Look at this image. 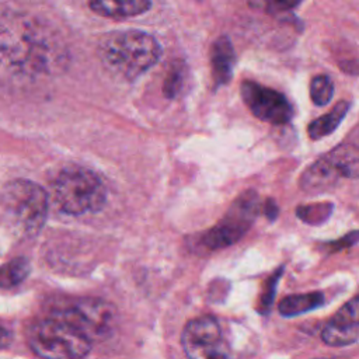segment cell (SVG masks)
Segmentation results:
<instances>
[{"label": "cell", "instance_id": "22", "mask_svg": "<svg viewBox=\"0 0 359 359\" xmlns=\"http://www.w3.org/2000/svg\"><path fill=\"white\" fill-rule=\"evenodd\" d=\"M300 1L302 0H262V4L268 11L279 13L294 8L297 4H300Z\"/></svg>", "mask_w": 359, "mask_h": 359}, {"label": "cell", "instance_id": "1", "mask_svg": "<svg viewBox=\"0 0 359 359\" xmlns=\"http://www.w3.org/2000/svg\"><path fill=\"white\" fill-rule=\"evenodd\" d=\"M97 320L86 302L52 313L31 327L29 348L42 359H83L101 332Z\"/></svg>", "mask_w": 359, "mask_h": 359}, {"label": "cell", "instance_id": "13", "mask_svg": "<svg viewBox=\"0 0 359 359\" xmlns=\"http://www.w3.org/2000/svg\"><path fill=\"white\" fill-rule=\"evenodd\" d=\"M349 111V102L348 101H339L328 114L321 115L320 118L310 122L307 126V133L310 139L318 140L324 136L331 135L342 122L345 115Z\"/></svg>", "mask_w": 359, "mask_h": 359}, {"label": "cell", "instance_id": "19", "mask_svg": "<svg viewBox=\"0 0 359 359\" xmlns=\"http://www.w3.org/2000/svg\"><path fill=\"white\" fill-rule=\"evenodd\" d=\"M337 323L359 327V294L348 300L332 318Z\"/></svg>", "mask_w": 359, "mask_h": 359}, {"label": "cell", "instance_id": "11", "mask_svg": "<svg viewBox=\"0 0 359 359\" xmlns=\"http://www.w3.org/2000/svg\"><path fill=\"white\" fill-rule=\"evenodd\" d=\"M327 160L332 164L339 177L356 180L359 178V147L355 144L344 143L334 147L328 154Z\"/></svg>", "mask_w": 359, "mask_h": 359}, {"label": "cell", "instance_id": "16", "mask_svg": "<svg viewBox=\"0 0 359 359\" xmlns=\"http://www.w3.org/2000/svg\"><path fill=\"white\" fill-rule=\"evenodd\" d=\"M334 205L331 202H316L297 206L296 215L302 222L311 226H318L328 220Z\"/></svg>", "mask_w": 359, "mask_h": 359}, {"label": "cell", "instance_id": "24", "mask_svg": "<svg viewBox=\"0 0 359 359\" xmlns=\"http://www.w3.org/2000/svg\"><path fill=\"white\" fill-rule=\"evenodd\" d=\"M4 341H6V332H4V330L0 327V346L4 344Z\"/></svg>", "mask_w": 359, "mask_h": 359}, {"label": "cell", "instance_id": "4", "mask_svg": "<svg viewBox=\"0 0 359 359\" xmlns=\"http://www.w3.org/2000/svg\"><path fill=\"white\" fill-rule=\"evenodd\" d=\"M7 219L17 233L22 236L36 234L48 217V194L38 184L28 180L8 182L1 195Z\"/></svg>", "mask_w": 359, "mask_h": 359}, {"label": "cell", "instance_id": "17", "mask_svg": "<svg viewBox=\"0 0 359 359\" xmlns=\"http://www.w3.org/2000/svg\"><path fill=\"white\" fill-rule=\"evenodd\" d=\"M285 266H279L278 269H275L264 282L259 299H258V304H257V311L259 314H268L271 310V306L273 303L275 299V293H276V285L279 282V279L282 278Z\"/></svg>", "mask_w": 359, "mask_h": 359}, {"label": "cell", "instance_id": "9", "mask_svg": "<svg viewBox=\"0 0 359 359\" xmlns=\"http://www.w3.org/2000/svg\"><path fill=\"white\" fill-rule=\"evenodd\" d=\"M236 63L234 48L227 36L217 38L210 49V65L212 77L215 86H224L233 77V69Z\"/></svg>", "mask_w": 359, "mask_h": 359}, {"label": "cell", "instance_id": "18", "mask_svg": "<svg viewBox=\"0 0 359 359\" xmlns=\"http://www.w3.org/2000/svg\"><path fill=\"white\" fill-rule=\"evenodd\" d=\"M334 95V84L325 74H317L310 81V97L317 107H323L331 101Z\"/></svg>", "mask_w": 359, "mask_h": 359}, {"label": "cell", "instance_id": "20", "mask_svg": "<svg viewBox=\"0 0 359 359\" xmlns=\"http://www.w3.org/2000/svg\"><path fill=\"white\" fill-rule=\"evenodd\" d=\"M184 81V70L182 66H172L165 77L164 83V93L167 97H175L177 93L181 90Z\"/></svg>", "mask_w": 359, "mask_h": 359}, {"label": "cell", "instance_id": "6", "mask_svg": "<svg viewBox=\"0 0 359 359\" xmlns=\"http://www.w3.org/2000/svg\"><path fill=\"white\" fill-rule=\"evenodd\" d=\"M181 345L188 359H233L220 324L212 316L189 320L182 330Z\"/></svg>", "mask_w": 359, "mask_h": 359}, {"label": "cell", "instance_id": "8", "mask_svg": "<svg viewBox=\"0 0 359 359\" xmlns=\"http://www.w3.org/2000/svg\"><path fill=\"white\" fill-rule=\"evenodd\" d=\"M339 178L332 164L323 156L302 172L300 188L307 194H321L330 191Z\"/></svg>", "mask_w": 359, "mask_h": 359}, {"label": "cell", "instance_id": "10", "mask_svg": "<svg viewBox=\"0 0 359 359\" xmlns=\"http://www.w3.org/2000/svg\"><path fill=\"white\" fill-rule=\"evenodd\" d=\"M90 8L107 18H129L146 13L150 0H90Z\"/></svg>", "mask_w": 359, "mask_h": 359}, {"label": "cell", "instance_id": "5", "mask_svg": "<svg viewBox=\"0 0 359 359\" xmlns=\"http://www.w3.org/2000/svg\"><path fill=\"white\" fill-rule=\"evenodd\" d=\"M259 210L258 194L244 191L234 199L223 219L202 236V244L210 250H222L237 243L251 227Z\"/></svg>", "mask_w": 359, "mask_h": 359}, {"label": "cell", "instance_id": "21", "mask_svg": "<svg viewBox=\"0 0 359 359\" xmlns=\"http://www.w3.org/2000/svg\"><path fill=\"white\" fill-rule=\"evenodd\" d=\"M358 241H359V230H353V231L345 234L344 237H341L338 240H334V241H330V243L324 244V247H327L331 252H335V251L349 248V247L355 245Z\"/></svg>", "mask_w": 359, "mask_h": 359}, {"label": "cell", "instance_id": "7", "mask_svg": "<svg viewBox=\"0 0 359 359\" xmlns=\"http://www.w3.org/2000/svg\"><path fill=\"white\" fill-rule=\"evenodd\" d=\"M240 94L251 114L264 122L285 125L293 116V108L289 100L273 88L252 80H244L240 84Z\"/></svg>", "mask_w": 359, "mask_h": 359}, {"label": "cell", "instance_id": "12", "mask_svg": "<svg viewBox=\"0 0 359 359\" xmlns=\"http://www.w3.org/2000/svg\"><path fill=\"white\" fill-rule=\"evenodd\" d=\"M324 303H325V297L321 292L290 294L280 300L279 313L283 317H296V316L317 310Z\"/></svg>", "mask_w": 359, "mask_h": 359}, {"label": "cell", "instance_id": "15", "mask_svg": "<svg viewBox=\"0 0 359 359\" xmlns=\"http://www.w3.org/2000/svg\"><path fill=\"white\" fill-rule=\"evenodd\" d=\"M29 273V264L25 258H14L0 266V287H13L21 283Z\"/></svg>", "mask_w": 359, "mask_h": 359}, {"label": "cell", "instance_id": "23", "mask_svg": "<svg viewBox=\"0 0 359 359\" xmlns=\"http://www.w3.org/2000/svg\"><path fill=\"white\" fill-rule=\"evenodd\" d=\"M264 215L269 219V220H275L279 215V206L278 203L272 199V198H268L264 203Z\"/></svg>", "mask_w": 359, "mask_h": 359}, {"label": "cell", "instance_id": "3", "mask_svg": "<svg viewBox=\"0 0 359 359\" xmlns=\"http://www.w3.org/2000/svg\"><path fill=\"white\" fill-rule=\"evenodd\" d=\"M53 196L67 215L95 213L102 209L107 192L100 177L88 168L70 165L63 168L53 182Z\"/></svg>", "mask_w": 359, "mask_h": 359}, {"label": "cell", "instance_id": "14", "mask_svg": "<svg viewBox=\"0 0 359 359\" xmlns=\"http://www.w3.org/2000/svg\"><path fill=\"white\" fill-rule=\"evenodd\" d=\"M359 330L355 325H348L331 320L321 331V339L330 346H346L356 342Z\"/></svg>", "mask_w": 359, "mask_h": 359}, {"label": "cell", "instance_id": "2", "mask_svg": "<svg viewBox=\"0 0 359 359\" xmlns=\"http://www.w3.org/2000/svg\"><path fill=\"white\" fill-rule=\"evenodd\" d=\"M102 65L115 76L133 80L154 66L161 55L157 39L143 31L109 32L100 41Z\"/></svg>", "mask_w": 359, "mask_h": 359}]
</instances>
